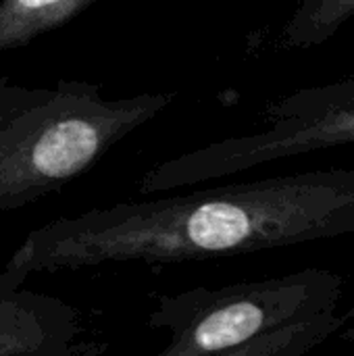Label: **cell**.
<instances>
[{
	"label": "cell",
	"mask_w": 354,
	"mask_h": 356,
	"mask_svg": "<svg viewBox=\"0 0 354 356\" xmlns=\"http://www.w3.org/2000/svg\"><path fill=\"white\" fill-rule=\"evenodd\" d=\"M175 92L111 98L100 83L0 77V213L71 186L175 102Z\"/></svg>",
	"instance_id": "obj_1"
},
{
	"label": "cell",
	"mask_w": 354,
	"mask_h": 356,
	"mask_svg": "<svg viewBox=\"0 0 354 356\" xmlns=\"http://www.w3.org/2000/svg\"><path fill=\"white\" fill-rule=\"evenodd\" d=\"M344 280L328 269L159 296L148 325L169 342L154 356H215L275 330L336 313Z\"/></svg>",
	"instance_id": "obj_2"
},
{
	"label": "cell",
	"mask_w": 354,
	"mask_h": 356,
	"mask_svg": "<svg viewBox=\"0 0 354 356\" xmlns=\"http://www.w3.org/2000/svg\"><path fill=\"white\" fill-rule=\"evenodd\" d=\"M257 131L230 136L150 167L138 186L140 196L209 184L246 169L354 144V77L296 90L273 100Z\"/></svg>",
	"instance_id": "obj_3"
},
{
	"label": "cell",
	"mask_w": 354,
	"mask_h": 356,
	"mask_svg": "<svg viewBox=\"0 0 354 356\" xmlns=\"http://www.w3.org/2000/svg\"><path fill=\"white\" fill-rule=\"evenodd\" d=\"M0 269V356H90L77 311Z\"/></svg>",
	"instance_id": "obj_4"
},
{
	"label": "cell",
	"mask_w": 354,
	"mask_h": 356,
	"mask_svg": "<svg viewBox=\"0 0 354 356\" xmlns=\"http://www.w3.org/2000/svg\"><path fill=\"white\" fill-rule=\"evenodd\" d=\"M96 0H4L0 2V52L17 50L73 21Z\"/></svg>",
	"instance_id": "obj_5"
},
{
	"label": "cell",
	"mask_w": 354,
	"mask_h": 356,
	"mask_svg": "<svg viewBox=\"0 0 354 356\" xmlns=\"http://www.w3.org/2000/svg\"><path fill=\"white\" fill-rule=\"evenodd\" d=\"M344 315L330 313L317 319L275 330L240 348L225 350L215 356H307L325 340L338 336V332L344 330Z\"/></svg>",
	"instance_id": "obj_6"
},
{
	"label": "cell",
	"mask_w": 354,
	"mask_h": 356,
	"mask_svg": "<svg viewBox=\"0 0 354 356\" xmlns=\"http://www.w3.org/2000/svg\"><path fill=\"white\" fill-rule=\"evenodd\" d=\"M354 15V0H307L282 31L286 48H311L332 38Z\"/></svg>",
	"instance_id": "obj_7"
},
{
	"label": "cell",
	"mask_w": 354,
	"mask_h": 356,
	"mask_svg": "<svg viewBox=\"0 0 354 356\" xmlns=\"http://www.w3.org/2000/svg\"><path fill=\"white\" fill-rule=\"evenodd\" d=\"M344 315H346V317H354V307L348 313H344ZM338 336H340V340H344V342H354V323L351 327H346V330H340Z\"/></svg>",
	"instance_id": "obj_8"
}]
</instances>
